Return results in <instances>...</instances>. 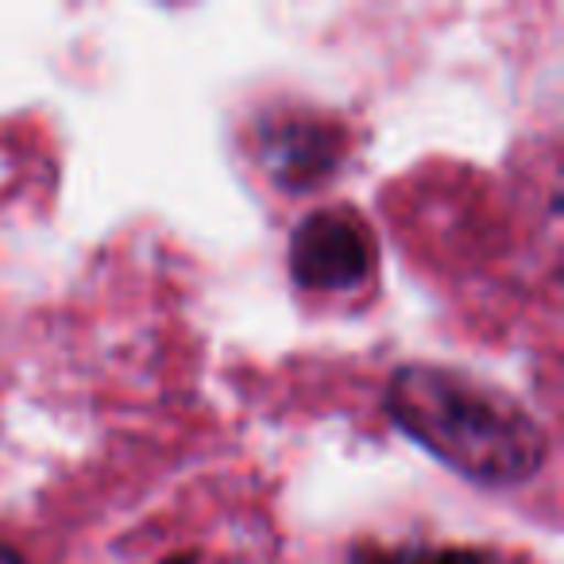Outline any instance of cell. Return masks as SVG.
<instances>
[{"label":"cell","mask_w":564,"mask_h":564,"mask_svg":"<svg viewBox=\"0 0 564 564\" xmlns=\"http://www.w3.org/2000/svg\"><path fill=\"white\" fill-rule=\"evenodd\" d=\"M391 417L441 464L476 484L510 487L538 476L549 437L510 394L437 364H406L387 387Z\"/></svg>","instance_id":"obj_1"},{"label":"cell","mask_w":564,"mask_h":564,"mask_svg":"<svg viewBox=\"0 0 564 564\" xmlns=\"http://www.w3.org/2000/svg\"><path fill=\"white\" fill-rule=\"evenodd\" d=\"M376 263L364 220L348 209H317L291 240V274L306 291H348Z\"/></svg>","instance_id":"obj_2"},{"label":"cell","mask_w":564,"mask_h":564,"mask_svg":"<svg viewBox=\"0 0 564 564\" xmlns=\"http://www.w3.org/2000/svg\"><path fill=\"white\" fill-rule=\"evenodd\" d=\"M263 163L279 182L306 189L340 163V132L314 117H282L263 135Z\"/></svg>","instance_id":"obj_3"},{"label":"cell","mask_w":564,"mask_h":564,"mask_svg":"<svg viewBox=\"0 0 564 564\" xmlns=\"http://www.w3.org/2000/svg\"><path fill=\"white\" fill-rule=\"evenodd\" d=\"M356 564H487V556L471 553V549L402 545V549H371V553H360Z\"/></svg>","instance_id":"obj_4"},{"label":"cell","mask_w":564,"mask_h":564,"mask_svg":"<svg viewBox=\"0 0 564 564\" xmlns=\"http://www.w3.org/2000/svg\"><path fill=\"white\" fill-rule=\"evenodd\" d=\"M0 564H20V556L9 545H0Z\"/></svg>","instance_id":"obj_5"}]
</instances>
